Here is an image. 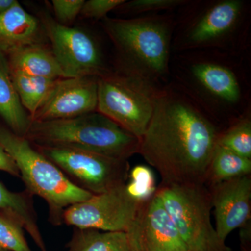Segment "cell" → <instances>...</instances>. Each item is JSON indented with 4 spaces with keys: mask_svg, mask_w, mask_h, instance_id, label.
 <instances>
[{
    "mask_svg": "<svg viewBox=\"0 0 251 251\" xmlns=\"http://www.w3.org/2000/svg\"><path fill=\"white\" fill-rule=\"evenodd\" d=\"M219 133L191 104L159 92L139 153L163 184H204Z\"/></svg>",
    "mask_w": 251,
    "mask_h": 251,
    "instance_id": "cell-1",
    "label": "cell"
},
{
    "mask_svg": "<svg viewBox=\"0 0 251 251\" xmlns=\"http://www.w3.org/2000/svg\"><path fill=\"white\" fill-rule=\"evenodd\" d=\"M25 137L37 148L74 149L117 159L128 160L140 151V138L97 111L31 122Z\"/></svg>",
    "mask_w": 251,
    "mask_h": 251,
    "instance_id": "cell-2",
    "label": "cell"
},
{
    "mask_svg": "<svg viewBox=\"0 0 251 251\" xmlns=\"http://www.w3.org/2000/svg\"><path fill=\"white\" fill-rule=\"evenodd\" d=\"M0 146L14 160L26 191L47 203L54 224H62L63 213L69 206L94 196L73 184L25 137L0 127Z\"/></svg>",
    "mask_w": 251,
    "mask_h": 251,
    "instance_id": "cell-3",
    "label": "cell"
},
{
    "mask_svg": "<svg viewBox=\"0 0 251 251\" xmlns=\"http://www.w3.org/2000/svg\"><path fill=\"white\" fill-rule=\"evenodd\" d=\"M156 194L190 251H232L211 223V196L205 185L160 184Z\"/></svg>",
    "mask_w": 251,
    "mask_h": 251,
    "instance_id": "cell-4",
    "label": "cell"
},
{
    "mask_svg": "<svg viewBox=\"0 0 251 251\" xmlns=\"http://www.w3.org/2000/svg\"><path fill=\"white\" fill-rule=\"evenodd\" d=\"M104 25L115 45L131 64L130 74L150 80L166 73L171 31L165 21L153 17L109 18Z\"/></svg>",
    "mask_w": 251,
    "mask_h": 251,
    "instance_id": "cell-5",
    "label": "cell"
},
{
    "mask_svg": "<svg viewBox=\"0 0 251 251\" xmlns=\"http://www.w3.org/2000/svg\"><path fill=\"white\" fill-rule=\"evenodd\" d=\"M159 92L145 77L103 75L98 77L97 111L141 138L152 116Z\"/></svg>",
    "mask_w": 251,
    "mask_h": 251,
    "instance_id": "cell-6",
    "label": "cell"
},
{
    "mask_svg": "<svg viewBox=\"0 0 251 251\" xmlns=\"http://www.w3.org/2000/svg\"><path fill=\"white\" fill-rule=\"evenodd\" d=\"M64 175L81 189L101 194L126 184L129 175L128 160L69 148H37Z\"/></svg>",
    "mask_w": 251,
    "mask_h": 251,
    "instance_id": "cell-7",
    "label": "cell"
},
{
    "mask_svg": "<svg viewBox=\"0 0 251 251\" xmlns=\"http://www.w3.org/2000/svg\"><path fill=\"white\" fill-rule=\"evenodd\" d=\"M142 203L130 196L125 184L69 206L62 222L77 228L127 232Z\"/></svg>",
    "mask_w": 251,
    "mask_h": 251,
    "instance_id": "cell-8",
    "label": "cell"
},
{
    "mask_svg": "<svg viewBox=\"0 0 251 251\" xmlns=\"http://www.w3.org/2000/svg\"><path fill=\"white\" fill-rule=\"evenodd\" d=\"M45 27L65 78L104 75L101 54L92 36L52 20H46Z\"/></svg>",
    "mask_w": 251,
    "mask_h": 251,
    "instance_id": "cell-9",
    "label": "cell"
},
{
    "mask_svg": "<svg viewBox=\"0 0 251 251\" xmlns=\"http://www.w3.org/2000/svg\"><path fill=\"white\" fill-rule=\"evenodd\" d=\"M126 232L133 251H190L156 193L142 203Z\"/></svg>",
    "mask_w": 251,
    "mask_h": 251,
    "instance_id": "cell-10",
    "label": "cell"
},
{
    "mask_svg": "<svg viewBox=\"0 0 251 251\" xmlns=\"http://www.w3.org/2000/svg\"><path fill=\"white\" fill-rule=\"evenodd\" d=\"M98 77H69L57 80L31 122L49 121L80 116L97 111Z\"/></svg>",
    "mask_w": 251,
    "mask_h": 251,
    "instance_id": "cell-11",
    "label": "cell"
},
{
    "mask_svg": "<svg viewBox=\"0 0 251 251\" xmlns=\"http://www.w3.org/2000/svg\"><path fill=\"white\" fill-rule=\"evenodd\" d=\"M210 193L216 233L222 242L251 219V175L206 186Z\"/></svg>",
    "mask_w": 251,
    "mask_h": 251,
    "instance_id": "cell-12",
    "label": "cell"
},
{
    "mask_svg": "<svg viewBox=\"0 0 251 251\" xmlns=\"http://www.w3.org/2000/svg\"><path fill=\"white\" fill-rule=\"evenodd\" d=\"M242 10V1L238 0L214 3L191 25L188 42L193 46H202L227 35L237 25Z\"/></svg>",
    "mask_w": 251,
    "mask_h": 251,
    "instance_id": "cell-13",
    "label": "cell"
},
{
    "mask_svg": "<svg viewBox=\"0 0 251 251\" xmlns=\"http://www.w3.org/2000/svg\"><path fill=\"white\" fill-rule=\"evenodd\" d=\"M39 25L34 16L16 1L0 13V50L10 52L25 46L36 44Z\"/></svg>",
    "mask_w": 251,
    "mask_h": 251,
    "instance_id": "cell-14",
    "label": "cell"
},
{
    "mask_svg": "<svg viewBox=\"0 0 251 251\" xmlns=\"http://www.w3.org/2000/svg\"><path fill=\"white\" fill-rule=\"evenodd\" d=\"M9 54L11 72L48 78H65L52 52L40 45L25 46Z\"/></svg>",
    "mask_w": 251,
    "mask_h": 251,
    "instance_id": "cell-15",
    "label": "cell"
},
{
    "mask_svg": "<svg viewBox=\"0 0 251 251\" xmlns=\"http://www.w3.org/2000/svg\"><path fill=\"white\" fill-rule=\"evenodd\" d=\"M0 116L14 133L24 136L31 120L27 117L11 78L9 62L0 50Z\"/></svg>",
    "mask_w": 251,
    "mask_h": 251,
    "instance_id": "cell-16",
    "label": "cell"
},
{
    "mask_svg": "<svg viewBox=\"0 0 251 251\" xmlns=\"http://www.w3.org/2000/svg\"><path fill=\"white\" fill-rule=\"evenodd\" d=\"M0 211L11 214L18 219L23 225V228L30 234L36 245L41 251H46L37 224L32 195L27 191L22 193L12 192L0 182Z\"/></svg>",
    "mask_w": 251,
    "mask_h": 251,
    "instance_id": "cell-17",
    "label": "cell"
},
{
    "mask_svg": "<svg viewBox=\"0 0 251 251\" xmlns=\"http://www.w3.org/2000/svg\"><path fill=\"white\" fill-rule=\"evenodd\" d=\"M195 77L208 92L229 103L240 97V88L233 73L218 64L202 63L193 69Z\"/></svg>",
    "mask_w": 251,
    "mask_h": 251,
    "instance_id": "cell-18",
    "label": "cell"
},
{
    "mask_svg": "<svg viewBox=\"0 0 251 251\" xmlns=\"http://www.w3.org/2000/svg\"><path fill=\"white\" fill-rule=\"evenodd\" d=\"M67 251H133L126 232L74 227Z\"/></svg>",
    "mask_w": 251,
    "mask_h": 251,
    "instance_id": "cell-19",
    "label": "cell"
},
{
    "mask_svg": "<svg viewBox=\"0 0 251 251\" xmlns=\"http://www.w3.org/2000/svg\"><path fill=\"white\" fill-rule=\"evenodd\" d=\"M250 175L251 159L216 145L206 173L204 185L209 186Z\"/></svg>",
    "mask_w": 251,
    "mask_h": 251,
    "instance_id": "cell-20",
    "label": "cell"
},
{
    "mask_svg": "<svg viewBox=\"0 0 251 251\" xmlns=\"http://www.w3.org/2000/svg\"><path fill=\"white\" fill-rule=\"evenodd\" d=\"M11 75L23 108L30 112L31 118L49 97L56 82L59 80L33 76L18 72H11Z\"/></svg>",
    "mask_w": 251,
    "mask_h": 251,
    "instance_id": "cell-21",
    "label": "cell"
},
{
    "mask_svg": "<svg viewBox=\"0 0 251 251\" xmlns=\"http://www.w3.org/2000/svg\"><path fill=\"white\" fill-rule=\"evenodd\" d=\"M217 145L251 159V122L244 120L219 135Z\"/></svg>",
    "mask_w": 251,
    "mask_h": 251,
    "instance_id": "cell-22",
    "label": "cell"
},
{
    "mask_svg": "<svg viewBox=\"0 0 251 251\" xmlns=\"http://www.w3.org/2000/svg\"><path fill=\"white\" fill-rule=\"evenodd\" d=\"M23 229L18 219L0 211V251H31Z\"/></svg>",
    "mask_w": 251,
    "mask_h": 251,
    "instance_id": "cell-23",
    "label": "cell"
},
{
    "mask_svg": "<svg viewBox=\"0 0 251 251\" xmlns=\"http://www.w3.org/2000/svg\"><path fill=\"white\" fill-rule=\"evenodd\" d=\"M129 182L126 184L127 191L140 202L148 201L156 192V179L152 170L144 165H138L129 172Z\"/></svg>",
    "mask_w": 251,
    "mask_h": 251,
    "instance_id": "cell-24",
    "label": "cell"
},
{
    "mask_svg": "<svg viewBox=\"0 0 251 251\" xmlns=\"http://www.w3.org/2000/svg\"><path fill=\"white\" fill-rule=\"evenodd\" d=\"M184 2L186 1L183 0H134L129 2L125 1L118 8H121L133 14H140L171 9Z\"/></svg>",
    "mask_w": 251,
    "mask_h": 251,
    "instance_id": "cell-25",
    "label": "cell"
},
{
    "mask_svg": "<svg viewBox=\"0 0 251 251\" xmlns=\"http://www.w3.org/2000/svg\"><path fill=\"white\" fill-rule=\"evenodd\" d=\"M84 0H52V4L59 23L64 25L72 23L80 14Z\"/></svg>",
    "mask_w": 251,
    "mask_h": 251,
    "instance_id": "cell-26",
    "label": "cell"
},
{
    "mask_svg": "<svg viewBox=\"0 0 251 251\" xmlns=\"http://www.w3.org/2000/svg\"><path fill=\"white\" fill-rule=\"evenodd\" d=\"M125 0H90L85 1L80 14L84 17L99 19L105 17L112 10L118 8Z\"/></svg>",
    "mask_w": 251,
    "mask_h": 251,
    "instance_id": "cell-27",
    "label": "cell"
},
{
    "mask_svg": "<svg viewBox=\"0 0 251 251\" xmlns=\"http://www.w3.org/2000/svg\"><path fill=\"white\" fill-rule=\"evenodd\" d=\"M0 171L6 172L14 176L21 177L16 163L6 151L0 146Z\"/></svg>",
    "mask_w": 251,
    "mask_h": 251,
    "instance_id": "cell-28",
    "label": "cell"
},
{
    "mask_svg": "<svg viewBox=\"0 0 251 251\" xmlns=\"http://www.w3.org/2000/svg\"><path fill=\"white\" fill-rule=\"evenodd\" d=\"M241 251H251V222L240 228Z\"/></svg>",
    "mask_w": 251,
    "mask_h": 251,
    "instance_id": "cell-29",
    "label": "cell"
},
{
    "mask_svg": "<svg viewBox=\"0 0 251 251\" xmlns=\"http://www.w3.org/2000/svg\"><path fill=\"white\" fill-rule=\"evenodd\" d=\"M15 2V0H0V13L9 9Z\"/></svg>",
    "mask_w": 251,
    "mask_h": 251,
    "instance_id": "cell-30",
    "label": "cell"
},
{
    "mask_svg": "<svg viewBox=\"0 0 251 251\" xmlns=\"http://www.w3.org/2000/svg\"></svg>",
    "mask_w": 251,
    "mask_h": 251,
    "instance_id": "cell-31",
    "label": "cell"
}]
</instances>
